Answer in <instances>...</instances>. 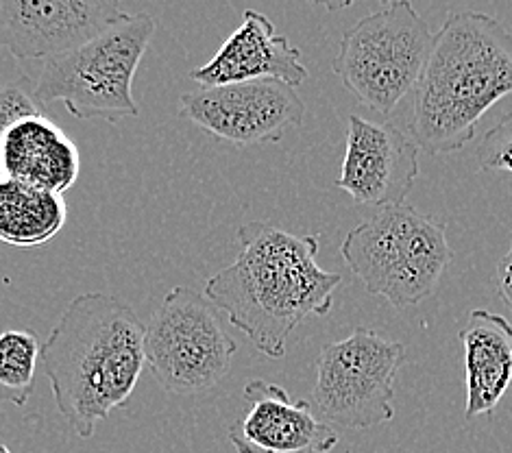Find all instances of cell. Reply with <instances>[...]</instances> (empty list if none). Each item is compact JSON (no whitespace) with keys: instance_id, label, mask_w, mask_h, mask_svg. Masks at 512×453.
I'll use <instances>...</instances> for the list:
<instances>
[{"instance_id":"cell-9","label":"cell","mask_w":512,"mask_h":453,"mask_svg":"<svg viewBox=\"0 0 512 453\" xmlns=\"http://www.w3.org/2000/svg\"><path fill=\"white\" fill-rule=\"evenodd\" d=\"M179 114L231 144H277L301 125L306 103L290 85L258 79L188 92L179 99Z\"/></svg>"},{"instance_id":"cell-1","label":"cell","mask_w":512,"mask_h":453,"mask_svg":"<svg viewBox=\"0 0 512 453\" xmlns=\"http://www.w3.org/2000/svg\"><path fill=\"white\" fill-rule=\"evenodd\" d=\"M236 240V262L207 279L205 297L255 349L282 360L290 334L303 321L332 312L343 277L316 262L319 236H297L255 220L238 227Z\"/></svg>"},{"instance_id":"cell-12","label":"cell","mask_w":512,"mask_h":453,"mask_svg":"<svg viewBox=\"0 0 512 453\" xmlns=\"http://www.w3.org/2000/svg\"><path fill=\"white\" fill-rule=\"evenodd\" d=\"M242 399L247 410L227 432L236 453H329L340 443L308 399H292L282 386L251 379Z\"/></svg>"},{"instance_id":"cell-5","label":"cell","mask_w":512,"mask_h":453,"mask_svg":"<svg viewBox=\"0 0 512 453\" xmlns=\"http://www.w3.org/2000/svg\"><path fill=\"white\" fill-rule=\"evenodd\" d=\"M155 33L149 14H127L94 40L57 59L44 61L35 83L44 105L62 101L79 120H105L116 125L138 116L133 79Z\"/></svg>"},{"instance_id":"cell-21","label":"cell","mask_w":512,"mask_h":453,"mask_svg":"<svg viewBox=\"0 0 512 453\" xmlns=\"http://www.w3.org/2000/svg\"><path fill=\"white\" fill-rule=\"evenodd\" d=\"M0 453H11V449L3 443V440H0Z\"/></svg>"},{"instance_id":"cell-10","label":"cell","mask_w":512,"mask_h":453,"mask_svg":"<svg viewBox=\"0 0 512 453\" xmlns=\"http://www.w3.org/2000/svg\"><path fill=\"white\" fill-rule=\"evenodd\" d=\"M127 14L107 0H0V48L16 59H57Z\"/></svg>"},{"instance_id":"cell-13","label":"cell","mask_w":512,"mask_h":453,"mask_svg":"<svg viewBox=\"0 0 512 453\" xmlns=\"http://www.w3.org/2000/svg\"><path fill=\"white\" fill-rule=\"evenodd\" d=\"M308 77L299 48L292 46L286 35H277L271 18L255 9L245 11L240 27L205 66L190 72V79L201 88L275 79L297 90Z\"/></svg>"},{"instance_id":"cell-14","label":"cell","mask_w":512,"mask_h":453,"mask_svg":"<svg viewBox=\"0 0 512 453\" xmlns=\"http://www.w3.org/2000/svg\"><path fill=\"white\" fill-rule=\"evenodd\" d=\"M81 173L75 140L44 116L18 120L0 138V175L53 194L68 192Z\"/></svg>"},{"instance_id":"cell-11","label":"cell","mask_w":512,"mask_h":453,"mask_svg":"<svg viewBox=\"0 0 512 453\" xmlns=\"http://www.w3.org/2000/svg\"><path fill=\"white\" fill-rule=\"evenodd\" d=\"M419 175V146L390 122L349 116L347 149L336 188L360 205L393 207L406 203Z\"/></svg>"},{"instance_id":"cell-17","label":"cell","mask_w":512,"mask_h":453,"mask_svg":"<svg viewBox=\"0 0 512 453\" xmlns=\"http://www.w3.org/2000/svg\"><path fill=\"white\" fill-rule=\"evenodd\" d=\"M42 345L31 329L0 332V399L27 406Z\"/></svg>"},{"instance_id":"cell-16","label":"cell","mask_w":512,"mask_h":453,"mask_svg":"<svg viewBox=\"0 0 512 453\" xmlns=\"http://www.w3.org/2000/svg\"><path fill=\"white\" fill-rule=\"evenodd\" d=\"M68 218L62 194L38 190L0 175V242L18 249L44 247Z\"/></svg>"},{"instance_id":"cell-8","label":"cell","mask_w":512,"mask_h":453,"mask_svg":"<svg viewBox=\"0 0 512 453\" xmlns=\"http://www.w3.org/2000/svg\"><path fill=\"white\" fill-rule=\"evenodd\" d=\"M236 340L218 308L192 288H173L144 325V362L164 390L201 395L223 382Z\"/></svg>"},{"instance_id":"cell-19","label":"cell","mask_w":512,"mask_h":453,"mask_svg":"<svg viewBox=\"0 0 512 453\" xmlns=\"http://www.w3.org/2000/svg\"><path fill=\"white\" fill-rule=\"evenodd\" d=\"M482 173L512 175V112L497 118L495 125L484 133L475 149Z\"/></svg>"},{"instance_id":"cell-2","label":"cell","mask_w":512,"mask_h":453,"mask_svg":"<svg viewBox=\"0 0 512 453\" xmlns=\"http://www.w3.org/2000/svg\"><path fill=\"white\" fill-rule=\"evenodd\" d=\"M40 360L59 414L79 438H92L140 382L144 323L112 295H79L48 334Z\"/></svg>"},{"instance_id":"cell-20","label":"cell","mask_w":512,"mask_h":453,"mask_svg":"<svg viewBox=\"0 0 512 453\" xmlns=\"http://www.w3.org/2000/svg\"><path fill=\"white\" fill-rule=\"evenodd\" d=\"M495 288H497L499 299H502L512 310V244H510V249L504 253L502 260L497 262Z\"/></svg>"},{"instance_id":"cell-6","label":"cell","mask_w":512,"mask_h":453,"mask_svg":"<svg viewBox=\"0 0 512 453\" xmlns=\"http://www.w3.org/2000/svg\"><path fill=\"white\" fill-rule=\"evenodd\" d=\"M432 44L430 24L414 5L393 0L343 35L332 68L360 105L388 116L419 85Z\"/></svg>"},{"instance_id":"cell-4","label":"cell","mask_w":512,"mask_h":453,"mask_svg":"<svg viewBox=\"0 0 512 453\" xmlns=\"http://www.w3.org/2000/svg\"><path fill=\"white\" fill-rule=\"evenodd\" d=\"M349 271L371 295L404 310L432 297L451 262L447 225L408 203L382 207L340 244Z\"/></svg>"},{"instance_id":"cell-7","label":"cell","mask_w":512,"mask_h":453,"mask_svg":"<svg viewBox=\"0 0 512 453\" xmlns=\"http://www.w3.org/2000/svg\"><path fill=\"white\" fill-rule=\"evenodd\" d=\"M406 347L373 329L356 327L329 342L316 360V384L310 393L314 414L327 425L371 430L395 419V382Z\"/></svg>"},{"instance_id":"cell-15","label":"cell","mask_w":512,"mask_h":453,"mask_svg":"<svg viewBox=\"0 0 512 453\" xmlns=\"http://www.w3.org/2000/svg\"><path fill=\"white\" fill-rule=\"evenodd\" d=\"M458 340L465 347V419L493 416L512 384V325L489 310H471Z\"/></svg>"},{"instance_id":"cell-18","label":"cell","mask_w":512,"mask_h":453,"mask_svg":"<svg viewBox=\"0 0 512 453\" xmlns=\"http://www.w3.org/2000/svg\"><path fill=\"white\" fill-rule=\"evenodd\" d=\"M46 105L35 92V83L29 77H20L9 83H0V138L18 120L29 116H44Z\"/></svg>"},{"instance_id":"cell-3","label":"cell","mask_w":512,"mask_h":453,"mask_svg":"<svg viewBox=\"0 0 512 453\" xmlns=\"http://www.w3.org/2000/svg\"><path fill=\"white\" fill-rule=\"evenodd\" d=\"M512 94V33L484 11H454L434 33L414 88L410 138L428 155H449L475 138L482 116Z\"/></svg>"}]
</instances>
